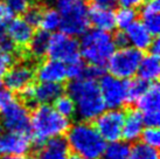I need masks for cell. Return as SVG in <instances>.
<instances>
[{"label":"cell","instance_id":"obj_5","mask_svg":"<svg viewBox=\"0 0 160 159\" xmlns=\"http://www.w3.org/2000/svg\"><path fill=\"white\" fill-rule=\"evenodd\" d=\"M54 8L61 17L62 33L78 36L89 28V8L87 0H53Z\"/></svg>","mask_w":160,"mask_h":159},{"label":"cell","instance_id":"obj_8","mask_svg":"<svg viewBox=\"0 0 160 159\" xmlns=\"http://www.w3.org/2000/svg\"><path fill=\"white\" fill-rule=\"evenodd\" d=\"M47 55L49 59L58 60L66 64L82 60L78 41L74 36L64 33H55L50 35Z\"/></svg>","mask_w":160,"mask_h":159},{"label":"cell","instance_id":"obj_14","mask_svg":"<svg viewBox=\"0 0 160 159\" xmlns=\"http://www.w3.org/2000/svg\"><path fill=\"white\" fill-rule=\"evenodd\" d=\"M6 33L15 46L26 47L34 34V28L28 25L22 18H12L7 23Z\"/></svg>","mask_w":160,"mask_h":159},{"label":"cell","instance_id":"obj_43","mask_svg":"<svg viewBox=\"0 0 160 159\" xmlns=\"http://www.w3.org/2000/svg\"><path fill=\"white\" fill-rule=\"evenodd\" d=\"M69 159H85V158H83V157H80V156L75 155V156H72V157H70Z\"/></svg>","mask_w":160,"mask_h":159},{"label":"cell","instance_id":"obj_15","mask_svg":"<svg viewBox=\"0 0 160 159\" xmlns=\"http://www.w3.org/2000/svg\"><path fill=\"white\" fill-rule=\"evenodd\" d=\"M36 159H69L67 141L61 136L47 141L38 152Z\"/></svg>","mask_w":160,"mask_h":159},{"label":"cell","instance_id":"obj_41","mask_svg":"<svg viewBox=\"0 0 160 159\" xmlns=\"http://www.w3.org/2000/svg\"><path fill=\"white\" fill-rule=\"evenodd\" d=\"M150 52H151L152 55H156V56H159V52H160V42L158 36H154V39L152 40L151 44H150Z\"/></svg>","mask_w":160,"mask_h":159},{"label":"cell","instance_id":"obj_32","mask_svg":"<svg viewBox=\"0 0 160 159\" xmlns=\"http://www.w3.org/2000/svg\"><path fill=\"white\" fill-rule=\"evenodd\" d=\"M66 66H67V79L78 80V79H82L84 76L85 66L84 63L82 62V60L68 63Z\"/></svg>","mask_w":160,"mask_h":159},{"label":"cell","instance_id":"obj_30","mask_svg":"<svg viewBox=\"0 0 160 159\" xmlns=\"http://www.w3.org/2000/svg\"><path fill=\"white\" fill-rule=\"evenodd\" d=\"M140 138L144 144L150 145L152 147H157L160 144V131L158 128L147 126L146 129H142V132L140 135Z\"/></svg>","mask_w":160,"mask_h":159},{"label":"cell","instance_id":"obj_23","mask_svg":"<svg viewBox=\"0 0 160 159\" xmlns=\"http://www.w3.org/2000/svg\"><path fill=\"white\" fill-rule=\"evenodd\" d=\"M49 40H50V33L40 29L33 34L28 46V52L31 56L34 59H42L47 55L48 50Z\"/></svg>","mask_w":160,"mask_h":159},{"label":"cell","instance_id":"obj_12","mask_svg":"<svg viewBox=\"0 0 160 159\" xmlns=\"http://www.w3.org/2000/svg\"><path fill=\"white\" fill-rule=\"evenodd\" d=\"M34 77V67L27 62H21L11 66L4 76V83L9 91H20L28 84H32Z\"/></svg>","mask_w":160,"mask_h":159},{"label":"cell","instance_id":"obj_35","mask_svg":"<svg viewBox=\"0 0 160 159\" xmlns=\"http://www.w3.org/2000/svg\"><path fill=\"white\" fill-rule=\"evenodd\" d=\"M13 60H14L13 54L6 53V52L0 49V80L4 79L5 74L7 73L9 67L12 66Z\"/></svg>","mask_w":160,"mask_h":159},{"label":"cell","instance_id":"obj_26","mask_svg":"<svg viewBox=\"0 0 160 159\" xmlns=\"http://www.w3.org/2000/svg\"><path fill=\"white\" fill-rule=\"evenodd\" d=\"M148 82L140 77L126 81V103H136L142 94L146 91Z\"/></svg>","mask_w":160,"mask_h":159},{"label":"cell","instance_id":"obj_33","mask_svg":"<svg viewBox=\"0 0 160 159\" xmlns=\"http://www.w3.org/2000/svg\"><path fill=\"white\" fill-rule=\"evenodd\" d=\"M5 4L12 11V13L21 14L31 6L32 0H5Z\"/></svg>","mask_w":160,"mask_h":159},{"label":"cell","instance_id":"obj_21","mask_svg":"<svg viewBox=\"0 0 160 159\" xmlns=\"http://www.w3.org/2000/svg\"><path fill=\"white\" fill-rule=\"evenodd\" d=\"M89 23H91L96 29L110 32L116 27L115 13L112 9L92 7L89 11Z\"/></svg>","mask_w":160,"mask_h":159},{"label":"cell","instance_id":"obj_16","mask_svg":"<svg viewBox=\"0 0 160 159\" xmlns=\"http://www.w3.org/2000/svg\"><path fill=\"white\" fill-rule=\"evenodd\" d=\"M160 3L159 0H147L142 7V25L152 36H158L160 32Z\"/></svg>","mask_w":160,"mask_h":159},{"label":"cell","instance_id":"obj_39","mask_svg":"<svg viewBox=\"0 0 160 159\" xmlns=\"http://www.w3.org/2000/svg\"><path fill=\"white\" fill-rule=\"evenodd\" d=\"M113 39V42H115L116 47H126L129 44V40H128V36H126V33L124 31H120L118 33H116L115 36H112Z\"/></svg>","mask_w":160,"mask_h":159},{"label":"cell","instance_id":"obj_38","mask_svg":"<svg viewBox=\"0 0 160 159\" xmlns=\"http://www.w3.org/2000/svg\"><path fill=\"white\" fill-rule=\"evenodd\" d=\"M90 3L95 8H104V9H112L116 6V0H90Z\"/></svg>","mask_w":160,"mask_h":159},{"label":"cell","instance_id":"obj_36","mask_svg":"<svg viewBox=\"0 0 160 159\" xmlns=\"http://www.w3.org/2000/svg\"><path fill=\"white\" fill-rule=\"evenodd\" d=\"M104 75V67L101 66H93V64H89L88 67H85L84 69V76L85 79L92 80H99L102 76Z\"/></svg>","mask_w":160,"mask_h":159},{"label":"cell","instance_id":"obj_28","mask_svg":"<svg viewBox=\"0 0 160 159\" xmlns=\"http://www.w3.org/2000/svg\"><path fill=\"white\" fill-rule=\"evenodd\" d=\"M137 19V11L133 7H124L118 9L115 14L116 26H118L122 31H125L130 25H132Z\"/></svg>","mask_w":160,"mask_h":159},{"label":"cell","instance_id":"obj_17","mask_svg":"<svg viewBox=\"0 0 160 159\" xmlns=\"http://www.w3.org/2000/svg\"><path fill=\"white\" fill-rule=\"evenodd\" d=\"M142 129H144V122L142 114L137 110L128 111V114H125L123 130H122L123 139L128 143L136 141L138 138H140Z\"/></svg>","mask_w":160,"mask_h":159},{"label":"cell","instance_id":"obj_10","mask_svg":"<svg viewBox=\"0 0 160 159\" xmlns=\"http://www.w3.org/2000/svg\"><path fill=\"white\" fill-rule=\"evenodd\" d=\"M99 90L107 108L119 109L126 103V81L112 75H103L99 79Z\"/></svg>","mask_w":160,"mask_h":159},{"label":"cell","instance_id":"obj_31","mask_svg":"<svg viewBox=\"0 0 160 159\" xmlns=\"http://www.w3.org/2000/svg\"><path fill=\"white\" fill-rule=\"evenodd\" d=\"M42 11L40 6H29L28 8L23 12V20L31 25L32 27H36L40 25L41 17H42Z\"/></svg>","mask_w":160,"mask_h":159},{"label":"cell","instance_id":"obj_9","mask_svg":"<svg viewBox=\"0 0 160 159\" xmlns=\"http://www.w3.org/2000/svg\"><path fill=\"white\" fill-rule=\"evenodd\" d=\"M125 112L119 109H110L103 111L95 121V128L105 141H119L124 124Z\"/></svg>","mask_w":160,"mask_h":159},{"label":"cell","instance_id":"obj_3","mask_svg":"<svg viewBox=\"0 0 160 159\" xmlns=\"http://www.w3.org/2000/svg\"><path fill=\"white\" fill-rule=\"evenodd\" d=\"M66 141L75 155L85 159H99L107 146V141L96 130L95 125L85 121L69 126Z\"/></svg>","mask_w":160,"mask_h":159},{"label":"cell","instance_id":"obj_11","mask_svg":"<svg viewBox=\"0 0 160 159\" xmlns=\"http://www.w3.org/2000/svg\"><path fill=\"white\" fill-rule=\"evenodd\" d=\"M31 146L32 138L28 133L0 132V156H25Z\"/></svg>","mask_w":160,"mask_h":159},{"label":"cell","instance_id":"obj_19","mask_svg":"<svg viewBox=\"0 0 160 159\" xmlns=\"http://www.w3.org/2000/svg\"><path fill=\"white\" fill-rule=\"evenodd\" d=\"M125 31H126L125 33H126L128 40H129V44H132L133 48L138 49L140 52L148 49L152 40H153V36L145 28V26L142 22L134 21Z\"/></svg>","mask_w":160,"mask_h":159},{"label":"cell","instance_id":"obj_18","mask_svg":"<svg viewBox=\"0 0 160 159\" xmlns=\"http://www.w3.org/2000/svg\"><path fill=\"white\" fill-rule=\"evenodd\" d=\"M34 103L36 105L53 103L58 96L63 94V87L61 83L52 82H40V84L33 85Z\"/></svg>","mask_w":160,"mask_h":159},{"label":"cell","instance_id":"obj_1","mask_svg":"<svg viewBox=\"0 0 160 159\" xmlns=\"http://www.w3.org/2000/svg\"><path fill=\"white\" fill-rule=\"evenodd\" d=\"M67 93L75 103L76 112L82 121H92L107 108L96 81L85 77L71 80L67 87Z\"/></svg>","mask_w":160,"mask_h":159},{"label":"cell","instance_id":"obj_25","mask_svg":"<svg viewBox=\"0 0 160 159\" xmlns=\"http://www.w3.org/2000/svg\"><path fill=\"white\" fill-rule=\"evenodd\" d=\"M60 25H61V17L56 8L48 7L45 11H42V17H41L39 26H41L43 31L48 32V33L55 32L60 28Z\"/></svg>","mask_w":160,"mask_h":159},{"label":"cell","instance_id":"obj_34","mask_svg":"<svg viewBox=\"0 0 160 159\" xmlns=\"http://www.w3.org/2000/svg\"><path fill=\"white\" fill-rule=\"evenodd\" d=\"M0 49L11 54H13L17 50V46L9 40L4 26H0Z\"/></svg>","mask_w":160,"mask_h":159},{"label":"cell","instance_id":"obj_22","mask_svg":"<svg viewBox=\"0 0 160 159\" xmlns=\"http://www.w3.org/2000/svg\"><path fill=\"white\" fill-rule=\"evenodd\" d=\"M138 75L142 80L146 82H154L158 80L160 74V63H159V56L156 55H147L142 56L140 64L138 67Z\"/></svg>","mask_w":160,"mask_h":159},{"label":"cell","instance_id":"obj_42","mask_svg":"<svg viewBox=\"0 0 160 159\" xmlns=\"http://www.w3.org/2000/svg\"><path fill=\"white\" fill-rule=\"evenodd\" d=\"M0 159H28L23 156H0Z\"/></svg>","mask_w":160,"mask_h":159},{"label":"cell","instance_id":"obj_2","mask_svg":"<svg viewBox=\"0 0 160 159\" xmlns=\"http://www.w3.org/2000/svg\"><path fill=\"white\" fill-rule=\"evenodd\" d=\"M70 126L69 118L60 115L49 104L35 106L31 116V131L33 135L32 143L42 146L46 141L60 137L68 131Z\"/></svg>","mask_w":160,"mask_h":159},{"label":"cell","instance_id":"obj_27","mask_svg":"<svg viewBox=\"0 0 160 159\" xmlns=\"http://www.w3.org/2000/svg\"><path fill=\"white\" fill-rule=\"evenodd\" d=\"M129 159H159V152L157 147L138 143L130 149Z\"/></svg>","mask_w":160,"mask_h":159},{"label":"cell","instance_id":"obj_20","mask_svg":"<svg viewBox=\"0 0 160 159\" xmlns=\"http://www.w3.org/2000/svg\"><path fill=\"white\" fill-rule=\"evenodd\" d=\"M138 109L142 111L140 114H152L159 112L160 108V89L157 82L148 84L146 91L142 94L137 101Z\"/></svg>","mask_w":160,"mask_h":159},{"label":"cell","instance_id":"obj_13","mask_svg":"<svg viewBox=\"0 0 160 159\" xmlns=\"http://www.w3.org/2000/svg\"><path fill=\"white\" fill-rule=\"evenodd\" d=\"M35 76L40 82L62 83L67 80V66L58 60L49 59L39 66L35 70Z\"/></svg>","mask_w":160,"mask_h":159},{"label":"cell","instance_id":"obj_37","mask_svg":"<svg viewBox=\"0 0 160 159\" xmlns=\"http://www.w3.org/2000/svg\"><path fill=\"white\" fill-rule=\"evenodd\" d=\"M12 18H13L12 11L7 7V5L4 1H0V26L7 25Z\"/></svg>","mask_w":160,"mask_h":159},{"label":"cell","instance_id":"obj_24","mask_svg":"<svg viewBox=\"0 0 160 159\" xmlns=\"http://www.w3.org/2000/svg\"><path fill=\"white\" fill-rule=\"evenodd\" d=\"M130 149V144L125 141H110V144L105 146L99 159H129Z\"/></svg>","mask_w":160,"mask_h":159},{"label":"cell","instance_id":"obj_4","mask_svg":"<svg viewBox=\"0 0 160 159\" xmlns=\"http://www.w3.org/2000/svg\"><path fill=\"white\" fill-rule=\"evenodd\" d=\"M78 44L81 58L93 66H107L110 56L116 50L111 34L96 28L83 33Z\"/></svg>","mask_w":160,"mask_h":159},{"label":"cell","instance_id":"obj_29","mask_svg":"<svg viewBox=\"0 0 160 159\" xmlns=\"http://www.w3.org/2000/svg\"><path fill=\"white\" fill-rule=\"evenodd\" d=\"M53 103H54V109L58 111L60 115H62L63 117L70 118V117H72V116L75 115L76 112L75 103L71 100L70 96H68V95H61Z\"/></svg>","mask_w":160,"mask_h":159},{"label":"cell","instance_id":"obj_44","mask_svg":"<svg viewBox=\"0 0 160 159\" xmlns=\"http://www.w3.org/2000/svg\"><path fill=\"white\" fill-rule=\"evenodd\" d=\"M1 89H2V87H1V83H0V90H1Z\"/></svg>","mask_w":160,"mask_h":159},{"label":"cell","instance_id":"obj_40","mask_svg":"<svg viewBox=\"0 0 160 159\" xmlns=\"http://www.w3.org/2000/svg\"><path fill=\"white\" fill-rule=\"evenodd\" d=\"M118 4L124 7H138L145 3V0H116Z\"/></svg>","mask_w":160,"mask_h":159},{"label":"cell","instance_id":"obj_7","mask_svg":"<svg viewBox=\"0 0 160 159\" xmlns=\"http://www.w3.org/2000/svg\"><path fill=\"white\" fill-rule=\"evenodd\" d=\"M0 129L4 131L28 133L31 131V115L28 108L15 98L0 106Z\"/></svg>","mask_w":160,"mask_h":159},{"label":"cell","instance_id":"obj_6","mask_svg":"<svg viewBox=\"0 0 160 159\" xmlns=\"http://www.w3.org/2000/svg\"><path fill=\"white\" fill-rule=\"evenodd\" d=\"M142 59V53L133 47L126 46L115 50L107 63L110 75L120 80L133 77L137 74Z\"/></svg>","mask_w":160,"mask_h":159}]
</instances>
